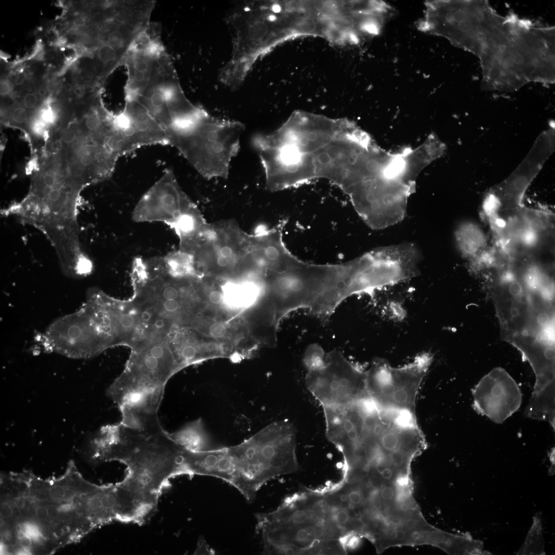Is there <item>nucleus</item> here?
Masks as SVG:
<instances>
[{
    "mask_svg": "<svg viewBox=\"0 0 555 555\" xmlns=\"http://www.w3.org/2000/svg\"><path fill=\"white\" fill-rule=\"evenodd\" d=\"M30 120L29 111L22 104L13 105L9 112L8 121L13 126H28Z\"/></svg>",
    "mask_w": 555,
    "mask_h": 555,
    "instance_id": "nucleus-24",
    "label": "nucleus"
},
{
    "mask_svg": "<svg viewBox=\"0 0 555 555\" xmlns=\"http://www.w3.org/2000/svg\"><path fill=\"white\" fill-rule=\"evenodd\" d=\"M41 99L36 92H27L23 96L22 105L28 110H34Z\"/></svg>",
    "mask_w": 555,
    "mask_h": 555,
    "instance_id": "nucleus-27",
    "label": "nucleus"
},
{
    "mask_svg": "<svg viewBox=\"0 0 555 555\" xmlns=\"http://www.w3.org/2000/svg\"><path fill=\"white\" fill-rule=\"evenodd\" d=\"M85 186L68 169H43L33 176L27 196L2 214L15 216L45 235L57 230H79V195Z\"/></svg>",
    "mask_w": 555,
    "mask_h": 555,
    "instance_id": "nucleus-4",
    "label": "nucleus"
},
{
    "mask_svg": "<svg viewBox=\"0 0 555 555\" xmlns=\"http://www.w3.org/2000/svg\"><path fill=\"white\" fill-rule=\"evenodd\" d=\"M250 244V234L235 220L225 219L211 223L191 255L197 269L216 276H234L244 272Z\"/></svg>",
    "mask_w": 555,
    "mask_h": 555,
    "instance_id": "nucleus-9",
    "label": "nucleus"
},
{
    "mask_svg": "<svg viewBox=\"0 0 555 555\" xmlns=\"http://www.w3.org/2000/svg\"><path fill=\"white\" fill-rule=\"evenodd\" d=\"M457 245L461 254L472 259L485 246L486 237L479 227L470 223H462L455 231Z\"/></svg>",
    "mask_w": 555,
    "mask_h": 555,
    "instance_id": "nucleus-21",
    "label": "nucleus"
},
{
    "mask_svg": "<svg viewBox=\"0 0 555 555\" xmlns=\"http://www.w3.org/2000/svg\"><path fill=\"white\" fill-rule=\"evenodd\" d=\"M133 432V429L121 421L101 427L90 442L91 459L96 462L117 461Z\"/></svg>",
    "mask_w": 555,
    "mask_h": 555,
    "instance_id": "nucleus-17",
    "label": "nucleus"
},
{
    "mask_svg": "<svg viewBox=\"0 0 555 555\" xmlns=\"http://www.w3.org/2000/svg\"><path fill=\"white\" fill-rule=\"evenodd\" d=\"M167 433L176 445L186 450L196 452L212 449L210 437L200 418Z\"/></svg>",
    "mask_w": 555,
    "mask_h": 555,
    "instance_id": "nucleus-20",
    "label": "nucleus"
},
{
    "mask_svg": "<svg viewBox=\"0 0 555 555\" xmlns=\"http://www.w3.org/2000/svg\"><path fill=\"white\" fill-rule=\"evenodd\" d=\"M305 384L322 408L346 405L368 395L366 372L338 349L325 354L320 363L307 369Z\"/></svg>",
    "mask_w": 555,
    "mask_h": 555,
    "instance_id": "nucleus-7",
    "label": "nucleus"
},
{
    "mask_svg": "<svg viewBox=\"0 0 555 555\" xmlns=\"http://www.w3.org/2000/svg\"><path fill=\"white\" fill-rule=\"evenodd\" d=\"M263 287L267 308L276 319L301 308L325 318L346 298L347 270L343 263L311 264L291 254L278 268L265 273Z\"/></svg>",
    "mask_w": 555,
    "mask_h": 555,
    "instance_id": "nucleus-1",
    "label": "nucleus"
},
{
    "mask_svg": "<svg viewBox=\"0 0 555 555\" xmlns=\"http://www.w3.org/2000/svg\"><path fill=\"white\" fill-rule=\"evenodd\" d=\"M330 157L327 153H321L318 156V160L323 164H327L330 161Z\"/></svg>",
    "mask_w": 555,
    "mask_h": 555,
    "instance_id": "nucleus-33",
    "label": "nucleus"
},
{
    "mask_svg": "<svg viewBox=\"0 0 555 555\" xmlns=\"http://www.w3.org/2000/svg\"><path fill=\"white\" fill-rule=\"evenodd\" d=\"M164 268L173 277L193 279L199 276L193 256L178 250L170 252L162 258Z\"/></svg>",
    "mask_w": 555,
    "mask_h": 555,
    "instance_id": "nucleus-22",
    "label": "nucleus"
},
{
    "mask_svg": "<svg viewBox=\"0 0 555 555\" xmlns=\"http://www.w3.org/2000/svg\"><path fill=\"white\" fill-rule=\"evenodd\" d=\"M505 341L516 348L523 359L528 361L535 382L525 411L530 418L548 421L554 428V344L535 336L515 334Z\"/></svg>",
    "mask_w": 555,
    "mask_h": 555,
    "instance_id": "nucleus-10",
    "label": "nucleus"
},
{
    "mask_svg": "<svg viewBox=\"0 0 555 555\" xmlns=\"http://www.w3.org/2000/svg\"><path fill=\"white\" fill-rule=\"evenodd\" d=\"M215 551L205 541L202 536L198 540L194 554H214Z\"/></svg>",
    "mask_w": 555,
    "mask_h": 555,
    "instance_id": "nucleus-29",
    "label": "nucleus"
},
{
    "mask_svg": "<svg viewBox=\"0 0 555 555\" xmlns=\"http://www.w3.org/2000/svg\"><path fill=\"white\" fill-rule=\"evenodd\" d=\"M125 368L110 384L107 395L118 407L158 411L166 384L179 369L165 337L144 340L131 347Z\"/></svg>",
    "mask_w": 555,
    "mask_h": 555,
    "instance_id": "nucleus-3",
    "label": "nucleus"
},
{
    "mask_svg": "<svg viewBox=\"0 0 555 555\" xmlns=\"http://www.w3.org/2000/svg\"><path fill=\"white\" fill-rule=\"evenodd\" d=\"M13 85L10 81L7 79H2L0 83V94L1 97L9 96L12 92Z\"/></svg>",
    "mask_w": 555,
    "mask_h": 555,
    "instance_id": "nucleus-30",
    "label": "nucleus"
},
{
    "mask_svg": "<svg viewBox=\"0 0 555 555\" xmlns=\"http://www.w3.org/2000/svg\"><path fill=\"white\" fill-rule=\"evenodd\" d=\"M75 502L93 529L113 521H121L116 484L98 485L95 490L77 498Z\"/></svg>",
    "mask_w": 555,
    "mask_h": 555,
    "instance_id": "nucleus-16",
    "label": "nucleus"
},
{
    "mask_svg": "<svg viewBox=\"0 0 555 555\" xmlns=\"http://www.w3.org/2000/svg\"><path fill=\"white\" fill-rule=\"evenodd\" d=\"M544 541L541 520L534 517L533 524L517 554H544Z\"/></svg>",
    "mask_w": 555,
    "mask_h": 555,
    "instance_id": "nucleus-23",
    "label": "nucleus"
},
{
    "mask_svg": "<svg viewBox=\"0 0 555 555\" xmlns=\"http://www.w3.org/2000/svg\"><path fill=\"white\" fill-rule=\"evenodd\" d=\"M433 360L429 352L399 367L376 359L366 372V386L370 397L380 407L416 414V400L421 383Z\"/></svg>",
    "mask_w": 555,
    "mask_h": 555,
    "instance_id": "nucleus-6",
    "label": "nucleus"
},
{
    "mask_svg": "<svg viewBox=\"0 0 555 555\" xmlns=\"http://www.w3.org/2000/svg\"><path fill=\"white\" fill-rule=\"evenodd\" d=\"M167 432L164 429L153 432L136 430L117 460L126 466L125 477L159 496L169 480L176 477L182 450Z\"/></svg>",
    "mask_w": 555,
    "mask_h": 555,
    "instance_id": "nucleus-5",
    "label": "nucleus"
},
{
    "mask_svg": "<svg viewBox=\"0 0 555 555\" xmlns=\"http://www.w3.org/2000/svg\"><path fill=\"white\" fill-rule=\"evenodd\" d=\"M224 295L223 292L218 289L211 290L208 295V299L212 304H219L223 300Z\"/></svg>",
    "mask_w": 555,
    "mask_h": 555,
    "instance_id": "nucleus-31",
    "label": "nucleus"
},
{
    "mask_svg": "<svg viewBox=\"0 0 555 555\" xmlns=\"http://www.w3.org/2000/svg\"><path fill=\"white\" fill-rule=\"evenodd\" d=\"M267 554H345L340 542L345 533L329 517L313 524L256 525Z\"/></svg>",
    "mask_w": 555,
    "mask_h": 555,
    "instance_id": "nucleus-8",
    "label": "nucleus"
},
{
    "mask_svg": "<svg viewBox=\"0 0 555 555\" xmlns=\"http://www.w3.org/2000/svg\"><path fill=\"white\" fill-rule=\"evenodd\" d=\"M244 131L242 122L217 118L204 110L194 120L171 129L167 139L204 178L227 179Z\"/></svg>",
    "mask_w": 555,
    "mask_h": 555,
    "instance_id": "nucleus-2",
    "label": "nucleus"
},
{
    "mask_svg": "<svg viewBox=\"0 0 555 555\" xmlns=\"http://www.w3.org/2000/svg\"><path fill=\"white\" fill-rule=\"evenodd\" d=\"M299 142L302 145L306 146L308 144L309 140L306 137H302L299 139Z\"/></svg>",
    "mask_w": 555,
    "mask_h": 555,
    "instance_id": "nucleus-34",
    "label": "nucleus"
},
{
    "mask_svg": "<svg viewBox=\"0 0 555 555\" xmlns=\"http://www.w3.org/2000/svg\"><path fill=\"white\" fill-rule=\"evenodd\" d=\"M425 545L437 547L450 554H487L483 543L467 533H448L431 526L425 532Z\"/></svg>",
    "mask_w": 555,
    "mask_h": 555,
    "instance_id": "nucleus-18",
    "label": "nucleus"
},
{
    "mask_svg": "<svg viewBox=\"0 0 555 555\" xmlns=\"http://www.w3.org/2000/svg\"><path fill=\"white\" fill-rule=\"evenodd\" d=\"M472 407L479 414L502 423L521 405L522 395L513 378L502 367L484 376L472 389Z\"/></svg>",
    "mask_w": 555,
    "mask_h": 555,
    "instance_id": "nucleus-14",
    "label": "nucleus"
},
{
    "mask_svg": "<svg viewBox=\"0 0 555 555\" xmlns=\"http://www.w3.org/2000/svg\"><path fill=\"white\" fill-rule=\"evenodd\" d=\"M196 205L180 187L173 172L167 169L139 200L132 218L136 222L160 221L170 226Z\"/></svg>",
    "mask_w": 555,
    "mask_h": 555,
    "instance_id": "nucleus-13",
    "label": "nucleus"
},
{
    "mask_svg": "<svg viewBox=\"0 0 555 555\" xmlns=\"http://www.w3.org/2000/svg\"><path fill=\"white\" fill-rule=\"evenodd\" d=\"M45 338L48 350L75 358L92 357L108 347L85 307L57 320Z\"/></svg>",
    "mask_w": 555,
    "mask_h": 555,
    "instance_id": "nucleus-12",
    "label": "nucleus"
},
{
    "mask_svg": "<svg viewBox=\"0 0 555 555\" xmlns=\"http://www.w3.org/2000/svg\"><path fill=\"white\" fill-rule=\"evenodd\" d=\"M327 153L330 158H337L340 154L339 147L336 145L330 146L327 151Z\"/></svg>",
    "mask_w": 555,
    "mask_h": 555,
    "instance_id": "nucleus-32",
    "label": "nucleus"
},
{
    "mask_svg": "<svg viewBox=\"0 0 555 555\" xmlns=\"http://www.w3.org/2000/svg\"><path fill=\"white\" fill-rule=\"evenodd\" d=\"M340 495L342 501L346 502L352 509L363 505L366 500L363 488L359 486L350 487Z\"/></svg>",
    "mask_w": 555,
    "mask_h": 555,
    "instance_id": "nucleus-25",
    "label": "nucleus"
},
{
    "mask_svg": "<svg viewBox=\"0 0 555 555\" xmlns=\"http://www.w3.org/2000/svg\"><path fill=\"white\" fill-rule=\"evenodd\" d=\"M227 332L226 326L219 322H215L212 324L209 328V334L215 338H222L225 336Z\"/></svg>",
    "mask_w": 555,
    "mask_h": 555,
    "instance_id": "nucleus-28",
    "label": "nucleus"
},
{
    "mask_svg": "<svg viewBox=\"0 0 555 555\" xmlns=\"http://www.w3.org/2000/svg\"><path fill=\"white\" fill-rule=\"evenodd\" d=\"M27 498L33 501L69 502L92 491L96 485L84 479L71 461L64 475L54 479L43 480L30 474Z\"/></svg>",
    "mask_w": 555,
    "mask_h": 555,
    "instance_id": "nucleus-15",
    "label": "nucleus"
},
{
    "mask_svg": "<svg viewBox=\"0 0 555 555\" xmlns=\"http://www.w3.org/2000/svg\"><path fill=\"white\" fill-rule=\"evenodd\" d=\"M491 291L504 340L515 334L540 337L538 317L528 291L512 273L507 269L497 272Z\"/></svg>",
    "mask_w": 555,
    "mask_h": 555,
    "instance_id": "nucleus-11",
    "label": "nucleus"
},
{
    "mask_svg": "<svg viewBox=\"0 0 555 555\" xmlns=\"http://www.w3.org/2000/svg\"><path fill=\"white\" fill-rule=\"evenodd\" d=\"M325 354L320 347L312 346L305 353L304 364L308 369L320 363L323 360Z\"/></svg>",
    "mask_w": 555,
    "mask_h": 555,
    "instance_id": "nucleus-26",
    "label": "nucleus"
},
{
    "mask_svg": "<svg viewBox=\"0 0 555 555\" xmlns=\"http://www.w3.org/2000/svg\"><path fill=\"white\" fill-rule=\"evenodd\" d=\"M208 223L196 205L170 227L179 239V250L191 254L210 229Z\"/></svg>",
    "mask_w": 555,
    "mask_h": 555,
    "instance_id": "nucleus-19",
    "label": "nucleus"
}]
</instances>
